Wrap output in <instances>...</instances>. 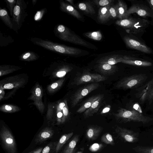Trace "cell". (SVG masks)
<instances>
[{
    "label": "cell",
    "instance_id": "1",
    "mask_svg": "<svg viewBox=\"0 0 153 153\" xmlns=\"http://www.w3.org/2000/svg\"><path fill=\"white\" fill-rule=\"evenodd\" d=\"M30 41L33 44L55 52L62 54L75 55L81 53L78 48L67 46L52 41L37 38H31Z\"/></svg>",
    "mask_w": 153,
    "mask_h": 153
},
{
    "label": "cell",
    "instance_id": "2",
    "mask_svg": "<svg viewBox=\"0 0 153 153\" xmlns=\"http://www.w3.org/2000/svg\"><path fill=\"white\" fill-rule=\"evenodd\" d=\"M114 116L119 122L124 123L134 122L146 124L153 120V118L144 116L135 110H128L122 108L119 109Z\"/></svg>",
    "mask_w": 153,
    "mask_h": 153
},
{
    "label": "cell",
    "instance_id": "3",
    "mask_svg": "<svg viewBox=\"0 0 153 153\" xmlns=\"http://www.w3.org/2000/svg\"><path fill=\"white\" fill-rule=\"evenodd\" d=\"M54 32L56 36L63 41L87 47L88 46L87 42L73 33L68 28L63 25L56 26Z\"/></svg>",
    "mask_w": 153,
    "mask_h": 153
},
{
    "label": "cell",
    "instance_id": "4",
    "mask_svg": "<svg viewBox=\"0 0 153 153\" xmlns=\"http://www.w3.org/2000/svg\"><path fill=\"white\" fill-rule=\"evenodd\" d=\"M27 4L24 0H17L11 18L13 29L15 31L20 29L27 15Z\"/></svg>",
    "mask_w": 153,
    "mask_h": 153
},
{
    "label": "cell",
    "instance_id": "5",
    "mask_svg": "<svg viewBox=\"0 0 153 153\" xmlns=\"http://www.w3.org/2000/svg\"><path fill=\"white\" fill-rule=\"evenodd\" d=\"M146 20L132 18L119 19L115 22V24L125 28L129 29L133 33H137L142 31L146 26Z\"/></svg>",
    "mask_w": 153,
    "mask_h": 153
},
{
    "label": "cell",
    "instance_id": "6",
    "mask_svg": "<svg viewBox=\"0 0 153 153\" xmlns=\"http://www.w3.org/2000/svg\"><path fill=\"white\" fill-rule=\"evenodd\" d=\"M147 78L145 74L133 75L122 79L117 83L116 87L123 89L135 88L142 85Z\"/></svg>",
    "mask_w": 153,
    "mask_h": 153
},
{
    "label": "cell",
    "instance_id": "7",
    "mask_svg": "<svg viewBox=\"0 0 153 153\" xmlns=\"http://www.w3.org/2000/svg\"><path fill=\"white\" fill-rule=\"evenodd\" d=\"M0 137L4 148L8 153H16V145L14 137L10 131L3 128L0 133Z\"/></svg>",
    "mask_w": 153,
    "mask_h": 153
},
{
    "label": "cell",
    "instance_id": "8",
    "mask_svg": "<svg viewBox=\"0 0 153 153\" xmlns=\"http://www.w3.org/2000/svg\"><path fill=\"white\" fill-rule=\"evenodd\" d=\"M136 94L140 103L147 101L149 104H151L153 100V78L139 89Z\"/></svg>",
    "mask_w": 153,
    "mask_h": 153
},
{
    "label": "cell",
    "instance_id": "9",
    "mask_svg": "<svg viewBox=\"0 0 153 153\" xmlns=\"http://www.w3.org/2000/svg\"><path fill=\"white\" fill-rule=\"evenodd\" d=\"M115 132L120 138L124 142L134 143L139 140V133L125 128L117 126Z\"/></svg>",
    "mask_w": 153,
    "mask_h": 153
},
{
    "label": "cell",
    "instance_id": "10",
    "mask_svg": "<svg viewBox=\"0 0 153 153\" xmlns=\"http://www.w3.org/2000/svg\"><path fill=\"white\" fill-rule=\"evenodd\" d=\"M99 85L98 83H92L88 84L78 89L73 96L72 101V106H75L81 100L97 88Z\"/></svg>",
    "mask_w": 153,
    "mask_h": 153
},
{
    "label": "cell",
    "instance_id": "11",
    "mask_svg": "<svg viewBox=\"0 0 153 153\" xmlns=\"http://www.w3.org/2000/svg\"><path fill=\"white\" fill-rule=\"evenodd\" d=\"M106 79L105 76L98 74L86 72L78 77L75 83L78 85L87 83L99 82L104 81Z\"/></svg>",
    "mask_w": 153,
    "mask_h": 153
},
{
    "label": "cell",
    "instance_id": "12",
    "mask_svg": "<svg viewBox=\"0 0 153 153\" xmlns=\"http://www.w3.org/2000/svg\"><path fill=\"white\" fill-rule=\"evenodd\" d=\"M133 13H136L139 16L144 17L151 16L152 15L150 10L148 7L137 4H133L128 10L125 19L128 18L129 16Z\"/></svg>",
    "mask_w": 153,
    "mask_h": 153
},
{
    "label": "cell",
    "instance_id": "13",
    "mask_svg": "<svg viewBox=\"0 0 153 153\" xmlns=\"http://www.w3.org/2000/svg\"><path fill=\"white\" fill-rule=\"evenodd\" d=\"M123 40L126 45L130 48L147 53L152 52L150 48L146 45L132 38L125 36Z\"/></svg>",
    "mask_w": 153,
    "mask_h": 153
},
{
    "label": "cell",
    "instance_id": "14",
    "mask_svg": "<svg viewBox=\"0 0 153 153\" xmlns=\"http://www.w3.org/2000/svg\"><path fill=\"white\" fill-rule=\"evenodd\" d=\"M59 9L62 11L68 13L78 19L82 18L81 14L73 6L62 0L59 1Z\"/></svg>",
    "mask_w": 153,
    "mask_h": 153
},
{
    "label": "cell",
    "instance_id": "15",
    "mask_svg": "<svg viewBox=\"0 0 153 153\" xmlns=\"http://www.w3.org/2000/svg\"><path fill=\"white\" fill-rule=\"evenodd\" d=\"M124 56L119 55H113L106 56L101 58L97 62L98 64H107L110 65H115L118 62H121L124 59Z\"/></svg>",
    "mask_w": 153,
    "mask_h": 153
},
{
    "label": "cell",
    "instance_id": "16",
    "mask_svg": "<svg viewBox=\"0 0 153 153\" xmlns=\"http://www.w3.org/2000/svg\"><path fill=\"white\" fill-rule=\"evenodd\" d=\"M103 128L101 126H92L89 127L86 131L85 136L89 140L96 139L102 131Z\"/></svg>",
    "mask_w": 153,
    "mask_h": 153
},
{
    "label": "cell",
    "instance_id": "17",
    "mask_svg": "<svg viewBox=\"0 0 153 153\" xmlns=\"http://www.w3.org/2000/svg\"><path fill=\"white\" fill-rule=\"evenodd\" d=\"M53 131L51 129L45 128L41 131L35 139L36 144L41 143L51 138L54 134Z\"/></svg>",
    "mask_w": 153,
    "mask_h": 153
},
{
    "label": "cell",
    "instance_id": "18",
    "mask_svg": "<svg viewBox=\"0 0 153 153\" xmlns=\"http://www.w3.org/2000/svg\"><path fill=\"white\" fill-rule=\"evenodd\" d=\"M95 67L100 72L105 74H111L116 72L118 69L115 65L99 63Z\"/></svg>",
    "mask_w": 153,
    "mask_h": 153
},
{
    "label": "cell",
    "instance_id": "19",
    "mask_svg": "<svg viewBox=\"0 0 153 153\" xmlns=\"http://www.w3.org/2000/svg\"><path fill=\"white\" fill-rule=\"evenodd\" d=\"M103 97V95H102L99 98L93 103L89 108L85 111L84 114V115L85 117H91L97 112Z\"/></svg>",
    "mask_w": 153,
    "mask_h": 153
},
{
    "label": "cell",
    "instance_id": "20",
    "mask_svg": "<svg viewBox=\"0 0 153 153\" xmlns=\"http://www.w3.org/2000/svg\"><path fill=\"white\" fill-rule=\"evenodd\" d=\"M124 59L121 62L134 66L146 67L150 66L152 65L150 62L137 60L133 59L127 56H124Z\"/></svg>",
    "mask_w": 153,
    "mask_h": 153
},
{
    "label": "cell",
    "instance_id": "21",
    "mask_svg": "<svg viewBox=\"0 0 153 153\" xmlns=\"http://www.w3.org/2000/svg\"><path fill=\"white\" fill-rule=\"evenodd\" d=\"M76 7L88 14L93 15L95 13V9L90 1L79 3L77 4Z\"/></svg>",
    "mask_w": 153,
    "mask_h": 153
},
{
    "label": "cell",
    "instance_id": "22",
    "mask_svg": "<svg viewBox=\"0 0 153 153\" xmlns=\"http://www.w3.org/2000/svg\"><path fill=\"white\" fill-rule=\"evenodd\" d=\"M112 4L100 7L99 9L98 19L101 23L106 22L109 20L108 10Z\"/></svg>",
    "mask_w": 153,
    "mask_h": 153
},
{
    "label": "cell",
    "instance_id": "23",
    "mask_svg": "<svg viewBox=\"0 0 153 153\" xmlns=\"http://www.w3.org/2000/svg\"><path fill=\"white\" fill-rule=\"evenodd\" d=\"M0 18L4 24L10 29H13L12 19L5 8L0 9Z\"/></svg>",
    "mask_w": 153,
    "mask_h": 153
},
{
    "label": "cell",
    "instance_id": "24",
    "mask_svg": "<svg viewBox=\"0 0 153 153\" xmlns=\"http://www.w3.org/2000/svg\"><path fill=\"white\" fill-rule=\"evenodd\" d=\"M101 95L100 94L96 95L89 98L82 104L76 111V112L80 113L85 111L88 108H89L93 103L99 98Z\"/></svg>",
    "mask_w": 153,
    "mask_h": 153
},
{
    "label": "cell",
    "instance_id": "25",
    "mask_svg": "<svg viewBox=\"0 0 153 153\" xmlns=\"http://www.w3.org/2000/svg\"><path fill=\"white\" fill-rule=\"evenodd\" d=\"M116 4L118 12V18L120 20L125 19L128 10L126 4L123 1L119 0Z\"/></svg>",
    "mask_w": 153,
    "mask_h": 153
},
{
    "label": "cell",
    "instance_id": "26",
    "mask_svg": "<svg viewBox=\"0 0 153 153\" xmlns=\"http://www.w3.org/2000/svg\"><path fill=\"white\" fill-rule=\"evenodd\" d=\"M73 132L65 134L62 136L57 143L55 149V153H57L61 149L63 145L73 136Z\"/></svg>",
    "mask_w": 153,
    "mask_h": 153
},
{
    "label": "cell",
    "instance_id": "27",
    "mask_svg": "<svg viewBox=\"0 0 153 153\" xmlns=\"http://www.w3.org/2000/svg\"><path fill=\"white\" fill-rule=\"evenodd\" d=\"M79 140L78 135L74 136L65 148L63 153H74Z\"/></svg>",
    "mask_w": 153,
    "mask_h": 153
},
{
    "label": "cell",
    "instance_id": "28",
    "mask_svg": "<svg viewBox=\"0 0 153 153\" xmlns=\"http://www.w3.org/2000/svg\"><path fill=\"white\" fill-rule=\"evenodd\" d=\"M20 56L21 60L29 61L36 60L39 56L34 52L28 51L23 53Z\"/></svg>",
    "mask_w": 153,
    "mask_h": 153
},
{
    "label": "cell",
    "instance_id": "29",
    "mask_svg": "<svg viewBox=\"0 0 153 153\" xmlns=\"http://www.w3.org/2000/svg\"><path fill=\"white\" fill-rule=\"evenodd\" d=\"M132 149L134 151L137 153H153V146H138L133 148Z\"/></svg>",
    "mask_w": 153,
    "mask_h": 153
},
{
    "label": "cell",
    "instance_id": "30",
    "mask_svg": "<svg viewBox=\"0 0 153 153\" xmlns=\"http://www.w3.org/2000/svg\"><path fill=\"white\" fill-rule=\"evenodd\" d=\"M84 34L88 38L94 40L100 41L102 38V35L100 31L87 32Z\"/></svg>",
    "mask_w": 153,
    "mask_h": 153
},
{
    "label": "cell",
    "instance_id": "31",
    "mask_svg": "<svg viewBox=\"0 0 153 153\" xmlns=\"http://www.w3.org/2000/svg\"><path fill=\"white\" fill-rule=\"evenodd\" d=\"M101 140L102 142L106 144L111 145H114V138L109 133H107L103 134L101 137Z\"/></svg>",
    "mask_w": 153,
    "mask_h": 153
},
{
    "label": "cell",
    "instance_id": "32",
    "mask_svg": "<svg viewBox=\"0 0 153 153\" xmlns=\"http://www.w3.org/2000/svg\"><path fill=\"white\" fill-rule=\"evenodd\" d=\"M57 144L56 142L49 143L43 149L41 153H55Z\"/></svg>",
    "mask_w": 153,
    "mask_h": 153
},
{
    "label": "cell",
    "instance_id": "33",
    "mask_svg": "<svg viewBox=\"0 0 153 153\" xmlns=\"http://www.w3.org/2000/svg\"><path fill=\"white\" fill-rule=\"evenodd\" d=\"M90 1L92 4L101 7L112 4L114 1L113 0H94Z\"/></svg>",
    "mask_w": 153,
    "mask_h": 153
},
{
    "label": "cell",
    "instance_id": "34",
    "mask_svg": "<svg viewBox=\"0 0 153 153\" xmlns=\"http://www.w3.org/2000/svg\"><path fill=\"white\" fill-rule=\"evenodd\" d=\"M108 16L109 19L118 18V15L116 4L111 5L108 10Z\"/></svg>",
    "mask_w": 153,
    "mask_h": 153
},
{
    "label": "cell",
    "instance_id": "35",
    "mask_svg": "<svg viewBox=\"0 0 153 153\" xmlns=\"http://www.w3.org/2000/svg\"><path fill=\"white\" fill-rule=\"evenodd\" d=\"M17 0H6L4 1L6 3L7 7L9 9L10 14L12 16L14 8L16 5Z\"/></svg>",
    "mask_w": 153,
    "mask_h": 153
},
{
    "label": "cell",
    "instance_id": "36",
    "mask_svg": "<svg viewBox=\"0 0 153 153\" xmlns=\"http://www.w3.org/2000/svg\"><path fill=\"white\" fill-rule=\"evenodd\" d=\"M103 146V145L102 144L95 143L90 146L89 150L91 152H96L100 150Z\"/></svg>",
    "mask_w": 153,
    "mask_h": 153
},
{
    "label": "cell",
    "instance_id": "37",
    "mask_svg": "<svg viewBox=\"0 0 153 153\" xmlns=\"http://www.w3.org/2000/svg\"><path fill=\"white\" fill-rule=\"evenodd\" d=\"M46 10V9L45 8L37 11L34 16V20L36 21L40 20L45 13Z\"/></svg>",
    "mask_w": 153,
    "mask_h": 153
},
{
    "label": "cell",
    "instance_id": "38",
    "mask_svg": "<svg viewBox=\"0 0 153 153\" xmlns=\"http://www.w3.org/2000/svg\"><path fill=\"white\" fill-rule=\"evenodd\" d=\"M133 108L134 110L137 111L140 113H142L141 108L139 105L137 103H135L133 105Z\"/></svg>",
    "mask_w": 153,
    "mask_h": 153
},
{
    "label": "cell",
    "instance_id": "39",
    "mask_svg": "<svg viewBox=\"0 0 153 153\" xmlns=\"http://www.w3.org/2000/svg\"><path fill=\"white\" fill-rule=\"evenodd\" d=\"M66 72L65 71H62L57 72V76L59 77H62L64 76L66 74Z\"/></svg>",
    "mask_w": 153,
    "mask_h": 153
},
{
    "label": "cell",
    "instance_id": "40",
    "mask_svg": "<svg viewBox=\"0 0 153 153\" xmlns=\"http://www.w3.org/2000/svg\"><path fill=\"white\" fill-rule=\"evenodd\" d=\"M43 148L40 147L30 152L29 153H41Z\"/></svg>",
    "mask_w": 153,
    "mask_h": 153
},
{
    "label": "cell",
    "instance_id": "41",
    "mask_svg": "<svg viewBox=\"0 0 153 153\" xmlns=\"http://www.w3.org/2000/svg\"><path fill=\"white\" fill-rule=\"evenodd\" d=\"M14 86L12 83H8L5 84L4 86V88L7 89H10L13 88Z\"/></svg>",
    "mask_w": 153,
    "mask_h": 153
},
{
    "label": "cell",
    "instance_id": "42",
    "mask_svg": "<svg viewBox=\"0 0 153 153\" xmlns=\"http://www.w3.org/2000/svg\"><path fill=\"white\" fill-rule=\"evenodd\" d=\"M62 110L64 116H67L68 114V108L66 107H64Z\"/></svg>",
    "mask_w": 153,
    "mask_h": 153
},
{
    "label": "cell",
    "instance_id": "43",
    "mask_svg": "<svg viewBox=\"0 0 153 153\" xmlns=\"http://www.w3.org/2000/svg\"><path fill=\"white\" fill-rule=\"evenodd\" d=\"M35 93L37 96H40L41 94L40 89L39 88H36L35 91Z\"/></svg>",
    "mask_w": 153,
    "mask_h": 153
},
{
    "label": "cell",
    "instance_id": "44",
    "mask_svg": "<svg viewBox=\"0 0 153 153\" xmlns=\"http://www.w3.org/2000/svg\"><path fill=\"white\" fill-rule=\"evenodd\" d=\"M110 109V108L109 107H107L104 108L102 110L101 114H103L104 113H105L108 112L109 111Z\"/></svg>",
    "mask_w": 153,
    "mask_h": 153
},
{
    "label": "cell",
    "instance_id": "45",
    "mask_svg": "<svg viewBox=\"0 0 153 153\" xmlns=\"http://www.w3.org/2000/svg\"><path fill=\"white\" fill-rule=\"evenodd\" d=\"M65 1L66 2H68L72 6H74V1L73 0H65Z\"/></svg>",
    "mask_w": 153,
    "mask_h": 153
},
{
    "label": "cell",
    "instance_id": "46",
    "mask_svg": "<svg viewBox=\"0 0 153 153\" xmlns=\"http://www.w3.org/2000/svg\"><path fill=\"white\" fill-rule=\"evenodd\" d=\"M65 105V104L64 102H61L59 105V107L61 110H63Z\"/></svg>",
    "mask_w": 153,
    "mask_h": 153
},
{
    "label": "cell",
    "instance_id": "47",
    "mask_svg": "<svg viewBox=\"0 0 153 153\" xmlns=\"http://www.w3.org/2000/svg\"><path fill=\"white\" fill-rule=\"evenodd\" d=\"M147 1L148 2L152 9H153V0H149Z\"/></svg>",
    "mask_w": 153,
    "mask_h": 153
},
{
    "label": "cell",
    "instance_id": "48",
    "mask_svg": "<svg viewBox=\"0 0 153 153\" xmlns=\"http://www.w3.org/2000/svg\"><path fill=\"white\" fill-rule=\"evenodd\" d=\"M58 84L57 83H53L51 85V87L53 89L56 88L58 86Z\"/></svg>",
    "mask_w": 153,
    "mask_h": 153
},
{
    "label": "cell",
    "instance_id": "49",
    "mask_svg": "<svg viewBox=\"0 0 153 153\" xmlns=\"http://www.w3.org/2000/svg\"><path fill=\"white\" fill-rule=\"evenodd\" d=\"M5 108L7 111H10L12 110V108L8 105H6L5 106Z\"/></svg>",
    "mask_w": 153,
    "mask_h": 153
},
{
    "label": "cell",
    "instance_id": "50",
    "mask_svg": "<svg viewBox=\"0 0 153 153\" xmlns=\"http://www.w3.org/2000/svg\"><path fill=\"white\" fill-rule=\"evenodd\" d=\"M57 116L58 118H61L62 116V113L61 112H59L57 114Z\"/></svg>",
    "mask_w": 153,
    "mask_h": 153
},
{
    "label": "cell",
    "instance_id": "51",
    "mask_svg": "<svg viewBox=\"0 0 153 153\" xmlns=\"http://www.w3.org/2000/svg\"><path fill=\"white\" fill-rule=\"evenodd\" d=\"M37 1V0H33L32 1V4L33 5H35L36 2Z\"/></svg>",
    "mask_w": 153,
    "mask_h": 153
},
{
    "label": "cell",
    "instance_id": "52",
    "mask_svg": "<svg viewBox=\"0 0 153 153\" xmlns=\"http://www.w3.org/2000/svg\"><path fill=\"white\" fill-rule=\"evenodd\" d=\"M76 153H83V152L82 151H79Z\"/></svg>",
    "mask_w": 153,
    "mask_h": 153
},
{
    "label": "cell",
    "instance_id": "53",
    "mask_svg": "<svg viewBox=\"0 0 153 153\" xmlns=\"http://www.w3.org/2000/svg\"><path fill=\"white\" fill-rule=\"evenodd\" d=\"M152 134L153 136V130L152 131Z\"/></svg>",
    "mask_w": 153,
    "mask_h": 153
},
{
    "label": "cell",
    "instance_id": "54",
    "mask_svg": "<svg viewBox=\"0 0 153 153\" xmlns=\"http://www.w3.org/2000/svg\"><path fill=\"white\" fill-rule=\"evenodd\" d=\"M1 71H0V76H1Z\"/></svg>",
    "mask_w": 153,
    "mask_h": 153
},
{
    "label": "cell",
    "instance_id": "55",
    "mask_svg": "<svg viewBox=\"0 0 153 153\" xmlns=\"http://www.w3.org/2000/svg\"><path fill=\"white\" fill-rule=\"evenodd\" d=\"M1 92H2V91H1V90H0V94H1Z\"/></svg>",
    "mask_w": 153,
    "mask_h": 153
},
{
    "label": "cell",
    "instance_id": "56",
    "mask_svg": "<svg viewBox=\"0 0 153 153\" xmlns=\"http://www.w3.org/2000/svg\"><path fill=\"white\" fill-rule=\"evenodd\" d=\"M153 10V9H152Z\"/></svg>",
    "mask_w": 153,
    "mask_h": 153
}]
</instances>
